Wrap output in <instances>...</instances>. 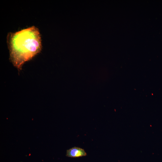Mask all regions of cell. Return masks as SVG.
<instances>
[{"label": "cell", "mask_w": 162, "mask_h": 162, "mask_svg": "<svg viewBox=\"0 0 162 162\" xmlns=\"http://www.w3.org/2000/svg\"><path fill=\"white\" fill-rule=\"evenodd\" d=\"M87 155L84 150L81 148L74 147L67 150L66 156L71 158H78Z\"/></svg>", "instance_id": "2"}, {"label": "cell", "mask_w": 162, "mask_h": 162, "mask_svg": "<svg viewBox=\"0 0 162 162\" xmlns=\"http://www.w3.org/2000/svg\"><path fill=\"white\" fill-rule=\"evenodd\" d=\"M10 58L14 66L21 68L24 63L31 59L42 49L41 36L38 28L33 26L7 36Z\"/></svg>", "instance_id": "1"}]
</instances>
